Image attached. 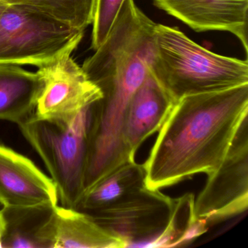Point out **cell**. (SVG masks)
I'll use <instances>...</instances> for the list:
<instances>
[{"label": "cell", "instance_id": "7", "mask_svg": "<svg viewBox=\"0 0 248 248\" xmlns=\"http://www.w3.org/2000/svg\"><path fill=\"white\" fill-rule=\"evenodd\" d=\"M66 53L38 68L43 88L34 114L41 118L69 120L102 98L101 90Z\"/></svg>", "mask_w": 248, "mask_h": 248}, {"label": "cell", "instance_id": "19", "mask_svg": "<svg viewBox=\"0 0 248 248\" xmlns=\"http://www.w3.org/2000/svg\"><path fill=\"white\" fill-rule=\"evenodd\" d=\"M2 217H1V215H0V234H1V232H2Z\"/></svg>", "mask_w": 248, "mask_h": 248}, {"label": "cell", "instance_id": "15", "mask_svg": "<svg viewBox=\"0 0 248 248\" xmlns=\"http://www.w3.org/2000/svg\"><path fill=\"white\" fill-rule=\"evenodd\" d=\"M194 202L195 197L191 193L175 199L168 225L146 248L184 246L205 233L208 227L204 220L196 217Z\"/></svg>", "mask_w": 248, "mask_h": 248}, {"label": "cell", "instance_id": "4", "mask_svg": "<svg viewBox=\"0 0 248 248\" xmlns=\"http://www.w3.org/2000/svg\"><path fill=\"white\" fill-rule=\"evenodd\" d=\"M83 35L38 10L8 4L0 17V63L41 67L73 53Z\"/></svg>", "mask_w": 248, "mask_h": 248}, {"label": "cell", "instance_id": "13", "mask_svg": "<svg viewBox=\"0 0 248 248\" xmlns=\"http://www.w3.org/2000/svg\"><path fill=\"white\" fill-rule=\"evenodd\" d=\"M125 243L86 213L58 206L56 248H123Z\"/></svg>", "mask_w": 248, "mask_h": 248}, {"label": "cell", "instance_id": "10", "mask_svg": "<svg viewBox=\"0 0 248 248\" xmlns=\"http://www.w3.org/2000/svg\"><path fill=\"white\" fill-rule=\"evenodd\" d=\"M175 104L150 69L132 95L124 119L123 143L130 162L142 143L159 131Z\"/></svg>", "mask_w": 248, "mask_h": 248}, {"label": "cell", "instance_id": "11", "mask_svg": "<svg viewBox=\"0 0 248 248\" xmlns=\"http://www.w3.org/2000/svg\"><path fill=\"white\" fill-rule=\"evenodd\" d=\"M58 206L2 207L0 248H56Z\"/></svg>", "mask_w": 248, "mask_h": 248}, {"label": "cell", "instance_id": "8", "mask_svg": "<svg viewBox=\"0 0 248 248\" xmlns=\"http://www.w3.org/2000/svg\"><path fill=\"white\" fill-rule=\"evenodd\" d=\"M159 9L196 31H226L248 52V0H153Z\"/></svg>", "mask_w": 248, "mask_h": 248}, {"label": "cell", "instance_id": "14", "mask_svg": "<svg viewBox=\"0 0 248 248\" xmlns=\"http://www.w3.org/2000/svg\"><path fill=\"white\" fill-rule=\"evenodd\" d=\"M143 165L127 162L95 183L82 194L75 210L86 214L108 207L132 191L145 186Z\"/></svg>", "mask_w": 248, "mask_h": 248}, {"label": "cell", "instance_id": "16", "mask_svg": "<svg viewBox=\"0 0 248 248\" xmlns=\"http://www.w3.org/2000/svg\"><path fill=\"white\" fill-rule=\"evenodd\" d=\"M25 5L85 31L92 24L95 0H0Z\"/></svg>", "mask_w": 248, "mask_h": 248}, {"label": "cell", "instance_id": "18", "mask_svg": "<svg viewBox=\"0 0 248 248\" xmlns=\"http://www.w3.org/2000/svg\"><path fill=\"white\" fill-rule=\"evenodd\" d=\"M7 5H8V3H6V2L0 1V17H1L2 13H3V11H5V8H6Z\"/></svg>", "mask_w": 248, "mask_h": 248}, {"label": "cell", "instance_id": "9", "mask_svg": "<svg viewBox=\"0 0 248 248\" xmlns=\"http://www.w3.org/2000/svg\"><path fill=\"white\" fill-rule=\"evenodd\" d=\"M51 178L32 161L0 143V203L3 207L58 204Z\"/></svg>", "mask_w": 248, "mask_h": 248}, {"label": "cell", "instance_id": "17", "mask_svg": "<svg viewBox=\"0 0 248 248\" xmlns=\"http://www.w3.org/2000/svg\"><path fill=\"white\" fill-rule=\"evenodd\" d=\"M126 0H95L91 47L95 50L104 43Z\"/></svg>", "mask_w": 248, "mask_h": 248}, {"label": "cell", "instance_id": "1", "mask_svg": "<svg viewBox=\"0 0 248 248\" xmlns=\"http://www.w3.org/2000/svg\"><path fill=\"white\" fill-rule=\"evenodd\" d=\"M248 117V84L180 98L143 165L146 188L159 190L216 170Z\"/></svg>", "mask_w": 248, "mask_h": 248}, {"label": "cell", "instance_id": "12", "mask_svg": "<svg viewBox=\"0 0 248 248\" xmlns=\"http://www.w3.org/2000/svg\"><path fill=\"white\" fill-rule=\"evenodd\" d=\"M42 88L37 72L0 63V120L18 124L32 115Z\"/></svg>", "mask_w": 248, "mask_h": 248}, {"label": "cell", "instance_id": "3", "mask_svg": "<svg viewBox=\"0 0 248 248\" xmlns=\"http://www.w3.org/2000/svg\"><path fill=\"white\" fill-rule=\"evenodd\" d=\"M93 104L71 120L41 118L34 113L18 124L46 164L61 206L67 208L75 209L84 193Z\"/></svg>", "mask_w": 248, "mask_h": 248}, {"label": "cell", "instance_id": "5", "mask_svg": "<svg viewBox=\"0 0 248 248\" xmlns=\"http://www.w3.org/2000/svg\"><path fill=\"white\" fill-rule=\"evenodd\" d=\"M194 202V213L207 227L247 211L248 207V118L241 124L220 166L207 175Z\"/></svg>", "mask_w": 248, "mask_h": 248}, {"label": "cell", "instance_id": "2", "mask_svg": "<svg viewBox=\"0 0 248 248\" xmlns=\"http://www.w3.org/2000/svg\"><path fill=\"white\" fill-rule=\"evenodd\" d=\"M152 73L175 103L248 84V61L216 54L175 27L156 24Z\"/></svg>", "mask_w": 248, "mask_h": 248}, {"label": "cell", "instance_id": "6", "mask_svg": "<svg viewBox=\"0 0 248 248\" xmlns=\"http://www.w3.org/2000/svg\"><path fill=\"white\" fill-rule=\"evenodd\" d=\"M175 199L146 186L89 215L103 229L125 243L146 248L169 222Z\"/></svg>", "mask_w": 248, "mask_h": 248}]
</instances>
